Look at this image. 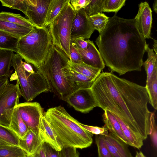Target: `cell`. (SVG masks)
Wrapping results in <instances>:
<instances>
[{
    "label": "cell",
    "mask_w": 157,
    "mask_h": 157,
    "mask_svg": "<svg viewBox=\"0 0 157 157\" xmlns=\"http://www.w3.org/2000/svg\"><path fill=\"white\" fill-rule=\"evenodd\" d=\"M71 40L77 49L85 50L88 46L87 40H85L82 38H75L71 39Z\"/></svg>",
    "instance_id": "cell-42"
},
{
    "label": "cell",
    "mask_w": 157,
    "mask_h": 157,
    "mask_svg": "<svg viewBox=\"0 0 157 157\" xmlns=\"http://www.w3.org/2000/svg\"><path fill=\"white\" fill-rule=\"evenodd\" d=\"M70 64L71 69L94 80L96 79L101 71L83 63H74L70 61Z\"/></svg>",
    "instance_id": "cell-26"
},
{
    "label": "cell",
    "mask_w": 157,
    "mask_h": 157,
    "mask_svg": "<svg viewBox=\"0 0 157 157\" xmlns=\"http://www.w3.org/2000/svg\"><path fill=\"white\" fill-rule=\"evenodd\" d=\"M153 8L154 11L156 13H157V0H155L154 1V2L153 5Z\"/></svg>",
    "instance_id": "cell-50"
},
{
    "label": "cell",
    "mask_w": 157,
    "mask_h": 157,
    "mask_svg": "<svg viewBox=\"0 0 157 157\" xmlns=\"http://www.w3.org/2000/svg\"><path fill=\"white\" fill-rule=\"evenodd\" d=\"M43 146L46 157H59V151L56 150L48 144L44 142Z\"/></svg>",
    "instance_id": "cell-41"
},
{
    "label": "cell",
    "mask_w": 157,
    "mask_h": 157,
    "mask_svg": "<svg viewBox=\"0 0 157 157\" xmlns=\"http://www.w3.org/2000/svg\"><path fill=\"white\" fill-rule=\"evenodd\" d=\"M89 18L93 28L100 33L105 28L109 17L101 13L89 17Z\"/></svg>",
    "instance_id": "cell-31"
},
{
    "label": "cell",
    "mask_w": 157,
    "mask_h": 157,
    "mask_svg": "<svg viewBox=\"0 0 157 157\" xmlns=\"http://www.w3.org/2000/svg\"><path fill=\"white\" fill-rule=\"evenodd\" d=\"M103 121L109 132L120 139L128 145L130 143L124 136L121 125L112 113L108 110H104L102 115Z\"/></svg>",
    "instance_id": "cell-17"
},
{
    "label": "cell",
    "mask_w": 157,
    "mask_h": 157,
    "mask_svg": "<svg viewBox=\"0 0 157 157\" xmlns=\"http://www.w3.org/2000/svg\"><path fill=\"white\" fill-rule=\"evenodd\" d=\"M135 157H146L144 154L141 151H137Z\"/></svg>",
    "instance_id": "cell-49"
},
{
    "label": "cell",
    "mask_w": 157,
    "mask_h": 157,
    "mask_svg": "<svg viewBox=\"0 0 157 157\" xmlns=\"http://www.w3.org/2000/svg\"><path fill=\"white\" fill-rule=\"evenodd\" d=\"M25 157H46L43 145L40 150L34 156H29L27 155Z\"/></svg>",
    "instance_id": "cell-46"
},
{
    "label": "cell",
    "mask_w": 157,
    "mask_h": 157,
    "mask_svg": "<svg viewBox=\"0 0 157 157\" xmlns=\"http://www.w3.org/2000/svg\"><path fill=\"white\" fill-rule=\"evenodd\" d=\"M22 64L23 68L26 71L30 73H33L35 72L32 66L30 63L23 61Z\"/></svg>",
    "instance_id": "cell-45"
},
{
    "label": "cell",
    "mask_w": 157,
    "mask_h": 157,
    "mask_svg": "<svg viewBox=\"0 0 157 157\" xmlns=\"http://www.w3.org/2000/svg\"><path fill=\"white\" fill-rule=\"evenodd\" d=\"M21 92L17 82H9L0 96V124L9 127L14 109L19 103Z\"/></svg>",
    "instance_id": "cell-8"
},
{
    "label": "cell",
    "mask_w": 157,
    "mask_h": 157,
    "mask_svg": "<svg viewBox=\"0 0 157 157\" xmlns=\"http://www.w3.org/2000/svg\"><path fill=\"white\" fill-rule=\"evenodd\" d=\"M91 0H71L70 3L75 12L85 8L90 3Z\"/></svg>",
    "instance_id": "cell-40"
},
{
    "label": "cell",
    "mask_w": 157,
    "mask_h": 157,
    "mask_svg": "<svg viewBox=\"0 0 157 157\" xmlns=\"http://www.w3.org/2000/svg\"><path fill=\"white\" fill-rule=\"evenodd\" d=\"M75 110L89 113L97 105L91 88L79 89L69 95L65 101Z\"/></svg>",
    "instance_id": "cell-9"
},
{
    "label": "cell",
    "mask_w": 157,
    "mask_h": 157,
    "mask_svg": "<svg viewBox=\"0 0 157 157\" xmlns=\"http://www.w3.org/2000/svg\"><path fill=\"white\" fill-rule=\"evenodd\" d=\"M138 13L134 19L140 33L145 39H151V29L152 27V11L148 3L142 2L139 5Z\"/></svg>",
    "instance_id": "cell-13"
},
{
    "label": "cell",
    "mask_w": 157,
    "mask_h": 157,
    "mask_svg": "<svg viewBox=\"0 0 157 157\" xmlns=\"http://www.w3.org/2000/svg\"><path fill=\"white\" fill-rule=\"evenodd\" d=\"M94 30L84 9H82L76 12L72 23L71 39H89Z\"/></svg>",
    "instance_id": "cell-12"
},
{
    "label": "cell",
    "mask_w": 157,
    "mask_h": 157,
    "mask_svg": "<svg viewBox=\"0 0 157 157\" xmlns=\"http://www.w3.org/2000/svg\"><path fill=\"white\" fill-rule=\"evenodd\" d=\"M149 135L153 145L156 148L157 145V131L156 123L154 124Z\"/></svg>",
    "instance_id": "cell-43"
},
{
    "label": "cell",
    "mask_w": 157,
    "mask_h": 157,
    "mask_svg": "<svg viewBox=\"0 0 157 157\" xmlns=\"http://www.w3.org/2000/svg\"><path fill=\"white\" fill-rule=\"evenodd\" d=\"M9 127L20 139L24 137L29 130L16 106L13 111Z\"/></svg>",
    "instance_id": "cell-20"
},
{
    "label": "cell",
    "mask_w": 157,
    "mask_h": 157,
    "mask_svg": "<svg viewBox=\"0 0 157 157\" xmlns=\"http://www.w3.org/2000/svg\"><path fill=\"white\" fill-rule=\"evenodd\" d=\"M0 19L28 28H32L35 26L20 14L10 12H0Z\"/></svg>",
    "instance_id": "cell-24"
},
{
    "label": "cell",
    "mask_w": 157,
    "mask_h": 157,
    "mask_svg": "<svg viewBox=\"0 0 157 157\" xmlns=\"http://www.w3.org/2000/svg\"><path fill=\"white\" fill-rule=\"evenodd\" d=\"M88 45L85 50L77 49L82 61L84 63L102 70L105 64L99 52L93 41L87 40Z\"/></svg>",
    "instance_id": "cell-15"
},
{
    "label": "cell",
    "mask_w": 157,
    "mask_h": 157,
    "mask_svg": "<svg viewBox=\"0 0 157 157\" xmlns=\"http://www.w3.org/2000/svg\"><path fill=\"white\" fill-rule=\"evenodd\" d=\"M51 0H25L26 17L34 25L44 26Z\"/></svg>",
    "instance_id": "cell-11"
},
{
    "label": "cell",
    "mask_w": 157,
    "mask_h": 157,
    "mask_svg": "<svg viewBox=\"0 0 157 157\" xmlns=\"http://www.w3.org/2000/svg\"><path fill=\"white\" fill-rule=\"evenodd\" d=\"M95 140L98 157H113L106 146L104 136L96 135Z\"/></svg>",
    "instance_id": "cell-34"
},
{
    "label": "cell",
    "mask_w": 157,
    "mask_h": 157,
    "mask_svg": "<svg viewBox=\"0 0 157 157\" xmlns=\"http://www.w3.org/2000/svg\"><path fill=\"white\" fill-rule=\"evenodd\" d=\"M70 61L74 63H81L82 61L80 55L77 48L71 40L70 47Z\"/></svg>",
    "instance_id": "cell-39"
},
{
    "label": "cell",
    "mask_w": 157,
    "mask_h": 157,
    "mask_svg": "<svg viewBox=\"0 0 157 157\" xmlns=\"http://www.w3.org/2000/svg\"><path fill=\"white\" fill-rule=\"evenodd\" d=\"M95 42L111 72L121 75L131 71H141L147 44L134 18L126 19L115 13L109 17Z\"/></svg>",
    "instance_id": "cell-2"
},
{
    "label": "cell",
    "mask_w": 157,
    "mask_h": 157,
    "mask_svg": "<svg viewBox=\"0 0 157 157\" xmlns=\"http://www.w3.org/2000/svg\"><path fill=\"white\" fill-rule=\"evenodd\" d=\"M91 89L97 107L120 118L143 140L151 131L148 97L143 86L117 76L112 72L101 73Z\"/></svg>",
    "instance_id": "cell-1"
},
{
    "label": "cell",
    "mask_w": 157,
    "mask_h": 157,
    "mask_svg": "<svg viewBox=\"0 0 157 157\" xmlns=\"http://www.w3.org/2000/svg\"><path fill=\"white\" fill-rule=\"evenodd\" d=\"M112 113L120 123L123 133L130 143V146L137 149L141 148L143 145V140L132 131L117 116Z\"/></svg>",
    "instance_id": "cell-22"
},
{
    "label": "cell",
    "mask_w": 157,
    "mask_h": 157,
    "mask_svg": "<svg viewBox=\"0 0 157 157\" xmlns=\"http://www.w3.org/2000/svg\"><path fill=\"white\" fill-rule=\"evenodd\" d=\"M146 88L148 97V102L153 107L157 109V72L154 73L146 82Z\"/></svg>",
    "instance_id": "cell-27"
},
{
    "label": "cell",
    "mask_w": 157,
    "mask_h": 157,
    "mask_svg": "<svg viewBox=\"0 0 157 157\" xmlns=\"http://www.w3.org/2000/svg\"><path fill=\"white\" fill-rule=\"evenodd\" d=\"M2 6L12 9H16L26 14L27 6L25 0H0Z\"/></svg>",
    "instance_id": "cell-35"
},
{
    "label": "cell",
    "mask_w": 157,
    "mask_h": 157,
    "mask_svg": "<svg viewBox=\"0 0 157 157\" xmlns=\"http://www.w3.org/2000/svg\"><path fill=\"white\" fill-rule=\"evenodd\" d=\"M126 0H105L102 12L117 13L125 5Z\"/></svg>",
    "instance_id": "cell-36"
},
{
    "label": "cell",
    "mask_w": 157,
    "mask_h": 157,
    "mask_svg": "<svg viewBox=\"0 0 157 157\" xmlns=\"http://www.w3.org/2000/svg\"><path fill=\"white\" fill-rule=\"evenodd\" d=\"M70 61L63 52L52 44L44 61L37 69L45 79L50 91L64 101L77 90L71 78Z\"/></svg>",
    "instance_id": "cell-4"
},
{
    "label": "cell",
    "mask_w": 157,
    "mask_h": 157,
    "mask_svg": "<svg viewBox=\"0 0 157 157\" xmlns=\"http://www.w3.org/2000/svg\"><path fill=\"white\" fill-rule=\"evenodd\" d=\"M10 146L12 145L0 140V148L6 147Z\"/></svg>",
    "instance_id": "cell-47"
},
{
    "label": "cell",
    "mask_w": 157,
    "mask_h": 157,
    "mask_svg": "<svg viewBox=\"0 0 157 157\" xmlns=\"http://www.w3.org/2000/svg\"><path fill=\"white\" fill-rule=\"evenodd\" d=\"M52 45L49 29L35 26L29 33L19 40L16 53L37 69L44 61Z\"/></svg>",
    "instance_id": "cell-5"
},
{
    "label": "cell",
    "mask_w": 157,
    "mask_h": 157,
    "mask_svg": "<svg viewBox=\"0 0 157 157\" xmlns=\"http://www.w3.org/2000/svg\"><path fill=\"white\" fill-rule=\"evenodd\" d=\"M76 13L68 0L49 25L52 44L63 52L69 59L71 25Z\"/></svg>",
    "instance_id": "cell-7"
},
{
    "label": "cell",
    "mask_w": 157,
    "mask_h": 157,
    "mask_svg": "<svg viewBox=\"0 0 157 157\" xmlns=\"http://www.w3.org/2000/svg\"><path fill=\"white\" fill-rule=\"evenodd\" d=\"M19 40L0 30V50L11 51L17 53Z\"/></svg>",
    "instance_id": "cell-28"
},
{
    "label": "cell",
    "mask_w": 157,
    "mask_h": 157,
    "mask_svg": "<svg viewBox=\"0 0 157 157\" xmlns=\"http://www.w3.org/2000/svg\"><path fill=\"white\" fill-rule=\"evenodd\" d=\"M44 142L39 131L29 130L22 139H19V147L29 156H34L40 150Z\"/></svg>",
    "instance_id": "cell-14"
},
{
    "label": "cell",
    "mask_w": 157,
    "mask_h": 157,
    "mask_svg": "<svg viewBox=\"0 0 157 157\" xmlns=\"http://www.w3.org/2000/svg\"><path fill=\"white\" fill-rule=\"evenodd\" d=\"M105 140L113 157H133L128 145L110 133L105 136Z\"/></svg>",
    "instance_id": "cell-16"
},
{
    "label": "cell",
    "mask_w": 157,
    "mask_h": 157,
    "mask_svg": "<svg viewBox=\"0 0 157 157\" xmlns=\"http://www.w3.org/2000/svg\"><path fill=\"white\" fill-rule=\"evenodd\" d=\"M79 124L84 129L93 134L102 135L105 136L107 135L109 133L108 128L105 125L100 127L86 125L80 123H79Z\"/></svg>",
    "instance_id": "cell-37"
},
{
    "label": "cell",
    "mask_w": 157,
    "mask_h": 157,
    "mask_svg": "<svg viewBox=\"0 0 157 157\" xmlns=\"http://www.w3.org/2000/svg\"><path fill=\"white\" fill-rule=\"evenodd\" d=\"M104 2L105 0H91L89 4L83 9L89 17L101 13Z\"/></svg>",
    "instance_id": "cell-33"
},
{
    "label": "cell",
    "mask_w": 157,
    "mask_h": 157,
    "mask_svg": "<svg viewBox=\"0 0 157 157\" xmlns=\"http://www.w3.org/2000/svg\"><path fill=\"white\" fill-rule=\"evenodd\" d=\"M0 140L19 147V138L9 127L0 124Z\"/></svg>",
    "instance_id": "cell-30"
},
{
    "label": "cell",
    "mask_w": 157,
    "mask_h": 157,
    "mask_svg": "<svg viewBox=\"0 0 157 157\" xmlns=\"http://www.w3.org/2000/svg\"><path fill=\"white\" fill-rule=\"evenodd\" d=\"M8 76H3L0 77V96L3 90L9 82Z\"/></svg>",
    "instance_id": "cell-44"
},
{
    "label": "cell",
    "mask_w": 157,
    "mask_h": 157,
    "mask_svg": "<svg viewBox=\"0 0 157 157\" xmlns=\"http://www.w3.org/2000/svg\"><path fill=\"white\" fill-rule=\"evenodd\" d=\"M16 107L28 128L39 132L40 118L44 113L39 103L27 102L19 103Z\"/></svg>",
    "instance_id": "cell-10"
},
{
    "label": "cell",
    "mask_w": 157,
    "mask_h": 157,
    "mask_svg": "<svg viewBox=\"0 0 157 157\" xmlns=\"http://www.w3.org/2000/svg\"><path fill=\"white\" fill-rule=\"evenodd\" d=\"M32 28L23 27L0 19V30L19 39L29 33Z\"/></svg>",
    "instance_id": "cell-19"
},
{
    "label": "cell",
    "mask_w": 157,
    "mask_h": 157,
    "mask_svg": "<svg viewBox=\"0 0 157 157\" xmlns=\"http://www.w3.org/2000/svg\"><path fill=\"white\" fill-rule=\"evenodd\" d=\"M44 116L56 135L62 148L71 147L82 149L90 146L93 134L83 128L64 107H52Z\"/></svg>",
    "instance_id": "cell-3"
},
{
    "label": "cell",
    "mask_w": 157,
    "mask_h": 157,
    "mask_svg": "<svg viewBox=\"0 0 157 157\" xmlns=\"http://www.w3.org/2000/svg\"><path fill=\"white\" fill-rule=\"evenodd\" d=\"M22 61L21 56L13 54L11 66L15 71L10 79L17 80L20 87L21 96L27 102H29L40 94L50 91V89L41 74L37 71L33 73L26 71L23 67Z\"/></svg>",
    "instance_id": "cell-6"
},
{
    "label": "cell",
    "mask_w": 157,
    "mask_h": 157,
    "mask_svg": "<svg viewBox=\"0 0 157 157\" xmlns=\"http://www.w3.org/2000/svg\"><path fill=\"white\" fill-rule=\"evenodd\" d=\"M71 73L72 80L77 89L90 88L95 80L71 68Z\"/></svg>",
    "instance_id": "cell-29"
},
{
    "label": "cell",
    "mask_w": 157,
    "mask_h": 157,
    "mask_svg": "<svg viewBox=\"0 0 157 157\" xmlns=\"http://www.w3.org/2000/svg\"><path fill=\"white\" fill-rule=\"evenodd\" d=\"M39 131L44 142L48 144L58 151L61 150L62 148L58 142L56 136L45 118L44 114L40 118Z\"/></svg>",
    "instance_id": "cell-18"
},
{
    "label": "cell",
    "mask_w": 157,
    "mask_h": 157,
    "mask_svg": "<svg viewBox=\"0 0 157 157\" xmlns=\"http://www.w3.org/2000/svg\"><path fill=\"white\" fill-rule=\"evenodd\" d=\"M59 157H79V153L77 148L71 147H64L59 151Z\"/></svg>",
    "instance_id": "cell-38"
},
{
    "label": "cell",
    "mask_w": 157,
    "mask_h": 157,
    "mask_svg": "<svg viewBox=\"0 0 157 157\" xmlns=\"http://www.w3.org/2000/svg\"><path fill=\"white\" fill-rule=\"evenodd\" d=\"M14 52L7 50H0V77L11 75L10 68Z\"/></svg>",
    "instance_id": "cell-23"
},
{
    "label": "cell",
    "mask_w": 157,
    "mask_h": 157,
    "mask_svg": "<svg viewBox=\"0 0 157 157\" xmlns=\"http://www.w3.org/2000/svg\"><path fill=\"white\" fill-rule=\"evenodd\" d=\"M68 0H51L44 26L47 27L53 21Z\"/></svg>",
    "instance_id": "cell-25"
},
{
    "label": "cell",
    "mask_w": 157,
    "mask_h": 157,
    "mask_svg": "<svg viewBox=\"0 0 157 157\" xmlns=\"http://www.w3.org/2000/svg\"><path fill=\"white\" fill-rule=\"evenodd\" d=\"M153 40L154 41L153 45V49L155 54L157 55V40L155 39H153Z\"/></svg>",
    "instance_id": "cell-48"
},
{
    "label": "cell",
    "mask_w": 157,
    "mask_h": 157,
    "mask_svg": "<svg viewBox=\"0 0 157 157\" xmlns=\"http://www.w3.org/2000/svg\"><path fill=\"white\" fill-rule=\"evenodd\" d=\"M146 51L147 53V60L143 62L147 74L146 82L150 79L152 75L157 72V55L152 49L150 48L148 44H147Z\"/></svg>",
    "instance_id": "cell-21"
},
{
    "label": "cell",
    "mask_w": 157,
    "mask_h": 157,
    "mask_svg": "<svg viewBox=\"0 0 157 157\" xmlns=\"http://www.w3.org/2000/svg\"><path fill=\"white\" fill-rule=\"evenodd\" d=\"M26 153L18 146L12 145L0 148V157H25Z\"/></svg>",
    "instance_id": "cell-32"
}]
</instances>
